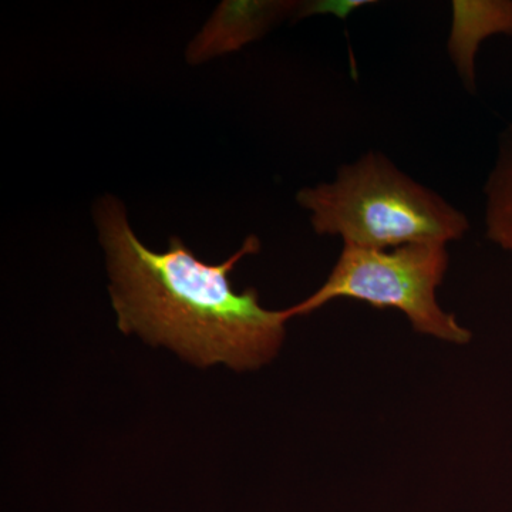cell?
Masks as SVG:
<instances>
[{
  "instance_id": "277c9868",
  "label": "cell",
  "mask_w": 512,
  "mask_h": 512,
  "mask_svg": "<svg viewBox=\"0 0 512 512\" xmlns=\"http://www.w3.org/2000/svg\"><path fill=\"white\" fill-rule=\"evenodd\" d=\"M447 49L463 86L476 92L478 47L494 35L512 36V0H454Z\"/></svg>"
},
{
  "instance_id": "6da1fadb",
  "label": "cell",
  "mask_w": 512,
  "mask_h": 512,
  "mask_svg": "<svg viewBox=\"0 0 512 512\" xmlns=\"http://www.w3.org/2000/svg\"><path fill=\"white\" fill-rule=\"evenodd\" d=\"M97 224L121 332L138 333L202 367L224 363L242 372L274 359L284 342L286 312L268 311L258 291L237 292L229 282L239 259L259 251L258 238L248 237L224 264L210 265L180 238H171L161 254L144 247L113 198L100 202Z\"/></svg>"
},
{
  "instance_id": "7a4b0ae2",
  "label": "cell",
  "mask_w": 512,
  "mask_h": 512,
  "mask_svg": "<svg viewBox=\"0 0 512 512\" xmlns=\"http://www.w3.org/2000/svg\"><path fill=\"white\" fill-rule=\"evenodd\" d=\"M298 202L316 234L339 235L352 247L447 245L470 228L464 212L376 151L340 167L332 183L303 188Z\"/></svg>"
},
{
  "instance_id": "3957f363",
  "label": "cell",
  "mask_w": 512,
  "mask_h": 512,
  "mask_svg": "<svg viewBox=\"0 0 512 512\" xmlns=\"http://www.w3.org/2000/svg\"><path fill=\"white\" fill-rule=\"evenodd\" d=\"M448 268L446 245L423 242L393 249L345 245L322 288L285 309L289 319L309 315L336 298L357 299L375 308H396L416 332L464 345L471 333L444 312L436 291Z\"/></svg>"
},
{
  "instance_id": "5b68a950",
  "label": "cell",
  "mask_w": 512,
  "mask_h": 512,
  "mask_svg": "<svg viewBox=\"0 0 512 512\" xmlns=\"http://www.w3.org/2000/svg\"><path fill=\"white\" fill-rule=\"evenodd\" d=\"M484 194L485 234L495 245L512 254V121L501 133Z\"/></svg>"
}]
</instances>
